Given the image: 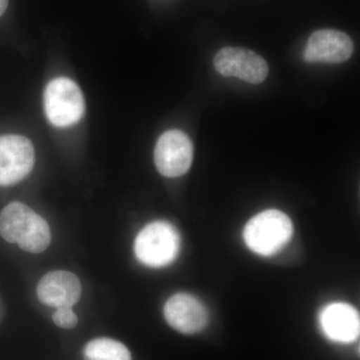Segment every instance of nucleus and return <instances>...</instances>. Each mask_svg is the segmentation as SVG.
<instances>
[{"instance_id":"obj_12","label":"nucleus","mask_w":360,"mask_h":360,"mask_svg":"<svg viewBox=\"0 0 360 360\" xmlns=\"http://www.w3.org/2000/svg\"><path fill=\"white\" fill-rule=\"evenodd\" d=\"M84 355L86 360H131L129 348L120 341L106 338L87 343Z\"/></svg>"},{"instance_id":"obj_11","label":"nucleus","mask_w":360,"mask_h":360,"mask_svg":"<svg viewBox=\"0 0 360 360\" xmlns=\"http://www.w3.org/2000/svg\"><path fill=\"white\" fill-rule=\"evenodd\" d=\"M319 324L324 335L335 342H352L359 336V314L347 303L326 305L319 315Z\"/></svg>"},{"instance_id":"obj_7","label":"nucleus","mask_w":360,"mask_h":360,"mask_svg":"<svg viewBox=\"0 0 360 360\" xmlns=\"http://www.w3.org/2000/svg\"><path fill=\"white\" fill-rule=\"evenodd\" d=\"M213 65L219 75L233 77L259 84L269 75V65L262 56L250 49L239 47H224L213 59Z\"/></svg>"},{"instance_id":"obj_3","label":"nucleus","mask_w":360,"mask_h":360,"mask_svg":"<svg viewBox=\"0 0 360 360\" xmlns=\"http://www.w3.org/2000/svg\"><path fill=\"white\" fill-rule=\"evenodd\" d=\"M181 238L174 224L163 220L146 225L134 241L137 260L151 269L172 264L180 252Z\"/></svg>"},{"instance_id":"obj_10","label":"nucleus","mask_w":360,"mask_h":360,"mask_svg":"<svg viewBox=\"0 0 360 360\" xmlns=\"http://www.w3.org/2000/svg\"><path fill=\"white\" fill-rule=\"evenodd\" d=\"M82 283L72 272L56 270L45 274L39 284V300L47 307H72L82 296Z\"/></svg>"},{"instance_id":"obj_14","label":"nucleus","mask_w":360,"mask_h":360,"mask_svg":"<svg viewBox=\"0 0 360 360\" xmlns=\"http://www.w3.org/2000/svg\"><path fill=\"white\" fill-rule=\"evenodd\" d=\"M7 6H8V0H0V18L6 13Z\"/></svg>"},{"instance_id":"obj_9","label":"nucleus","mask_w":360,"mask_h":360,"mask_svg":"<svg viewBox=\"0 0 360 360\" xmlns=\"http://www.w3.org/2000/svg\"><path fill=\"white\" fill-rule=\"evenodd\" d=\"M354 52V42L345 33L321 30L312 33L303 58L307 63H341Z\"/></svg>"},{"instance_id":"obj_13","label":"nucleus","mask_w":360,"mask_h":360,"mask_svg":"<svg viewBox=\"0 0 360 360\" xmlns=\"http://www.w3.org/2000/svg\"><path fill=\"white\" fill-rule=\"evenodd\" d=\"M52 319L56 326L65 329L75 328L78 323L77 314L72 307H59L56 314L52 315Z\"/></svg>"},{"instance_id":"obj_8","label":"nucleus","mask_w":360,"mask_h":360,"mask_svg":"<svg viewBox=\"0 0 360 360\" xmlns=\"http://www.w3.org/2000/svg\"><path fill=\"white\" fill-rule=\"evenodd\" d=\"M167 323L184 335L200 333L207 326L208 311L195 296L176 293L165 303L163 309Z\"/></svg>"},{"instance_id":"obj_4","label":"nucleus","mask_w":360,"mask_h":360,"mask_svg":"<svg viewBox=\"0 0 360 360\" xmlns=\"http://www.w3.org/2000/svg\"><path fill=\"white\" fill-rule=\"evenodd\" d=\"M44 110L47 120L56 127H70L84 117V94L73 80L58 77L44 90Z\"/></svg>"},{"instance_id":"obj_2","label":"nucleus","mask_w":360,"mask_h":360,"mask_svg":"<svg viewBox=\"0 0 360 360\" xmlns=\"http://www.w3.org/2000/svg\"><path fill=\"white\" fill-rule=\"evenodd\" d=\"M293 236L290 217L277 210L258 213L246 224L243 239L252 252L262 257H271L283 250Z\"/></svg>"},{"instance_id":"obj_1","label":"nucleus","mask_w":360,"mask_h":360,"mask_svg":"<svg viewBox=\"0 0 360 360\" xmlns=\"http://www.w3.org/2000/svg\"><path fill=\"white\" fill-rule=\"evenodd\" d=\"M0 236L30 253H41L51 245L46 220L21 202H11L0 213Z\"/></svg>"},{"instance_id":"obj_6","label":"nucleus","mask_w":360,"mask_h":360,"mask_svg":"<svg viewBox=\"0 0 360 360\" xmlns=\"http://www.w3.org/2000/svg\"><path fill=\"white\" fill-rule=\"evenodd\" d=\"M193 160V144L184 132L168 130L158 139L155 162L161 174L167 177L182 176L188 172Z\"/></svg>"},{"instance_id":"obj_5","label":"nucleus","mask_w":360,"mask_h":360,"mask_svg":"<svg viewBox=\"0 0 360 360\" xmlns=\"http://www.w3.org/2000/svg\"><path fill=\"white\" fill-rule=\"evenodd\" d=\"M35 162L32 141L21 135L0 136V186L18 184L32 172Z\"/></svg>"}]
</instances>
